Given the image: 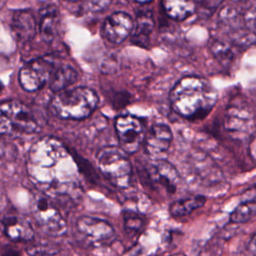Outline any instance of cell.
I'll return each mask as SVG.
<instances>
[{"instance_id": "16", "label": "cell", "mask_w": 256, "mask_h": 256, "mask_svg": "<svg viewBox=\"0 0 256 256\" xmlns=\"http://www.w3.org/2000/svg\"><path fill=\"white\" fill-rule=\"evenodd\" d=\"M59 26V12L57 7L49 5L44 7L40 11V20H39V31L42 39L51 43L58 30Z\"/></svg>"}, {"instance_id": "24", "label": "cell", "mask_w": 256, "mask_h": 256, "mask_svg": "<svg viewBox=\"0 0 256 256\" xmlns=\"http://www.w3.org/2000/svg\"><path fill=\"white\" fill-rule=\"evenodd\" d=\"M27 253L30 256H51L58 253V249L51 245H34L27 248Z\"/></svg>"}, {"instance_id": "26", "label": "cell", "mask_w": 256, "mask_h": 256, "mask_svg": "<svg viewBox=\"0 0 256 256\" xmlns=\"http://www.w3.org/2000/svg\"><path fill=\"white\" fill-rule=\"evenodd\" d=\"M244 19H245V23H246L248 29H250L253 32L255 30V9H254V7H252L247 12Z\"/></svg>"}, {"instance_id": "31", "label": "cell", "mask_w": 256, "mask_h": 256, "mask_svg": "<svg viewBox=\"0 0 256 256\" xmlns=\"http://www.w3.org/2000/svg\"><path fill=\"white\" fill-rule=\"evenodd\" d=\"M233 1H246V0H233Z\"/></svg>"}, {"instance_id": "18", "label": "cell", "mask_w": 256, "mask_h": 256, "mask_svg": "<svg viewBox=\"0 0 256 256\" xmlns=\"http://www.w3.org/2000/svg\"><path fill=\"white\" fill-rule=\"evenodd\" d=\"M161 5L166 15L176 21H183L196 11L193 0H162Z\"/></svg>"}, {"instance_id": "25", "label": "cell", "mask_w": 256, "mask_h": 256, "mask_svg": "<svg viewBox=\"0 0 256 256\" xmlns=\"http://www.w3.org/2000/svg\"><path fill=\"white\" fill-rule=\"evenodd\" d=\"M112 0H86L85 5L89 11L101 12L108 8Z\"/></svg>"}, {"instance_id": "27", "label": "cell", "mask_w": 256, "mask_h": 256, "mask_svg": "<svg viewBox=\"0 0 256 256\" xmlns=\"http://www.w3.org/2000/svg\"><path fill=\"white\" fill-rule=\"evenodd\" d=\"M2 256H19V253L12 247H6L3 250Z\"/></svg>"}, {"instance_id": "13", "label": "cell", "mask_w": 256, "mask_h": 256, "mask_svg": "<svg viewBox=\"0 0 256 256\" xmlns=\"http://www.w3.org/2000/svg\"><path fill=\"white\" fill-rule=\"evenodd\" d=\"M11 29L18 41L23 43L30 41L35 36L37 29L34 14L27 9L16 11L12 16Z\"/></svg>"}, {"instance_id": "1", "label": "cell", "mask_w": 256, "mask_h": 256, "mask_svg": "<svg viewBox=\"0 0 256 256\" xmlns=\"http://www.w3.org/2000/svg\"><path fill=\"white\" fill-rule=\"evenodd\" d=\"M169 100L172 109L180 116L200 119L206 116L216 104L217 92L206 79L187 76L174 85Z\"/></svg>"}, {"instance_id": "11", "label": "cell", "mask_w": 256, "mask_h": 256, "mask_svg": "<svg viewBox=\"0 0 256 256\" xmlns=\"http://www.w3.org/2000/svg\"><path fill=\"white\" fill-rule=\"evenodd\" d=\"M133 28L131 16L125 12H115L108 16L102 25V35L114 44L122 43Z\"/></svg>"}, {"instance_id": "21", "label": "cell", "mask_w": 256, "mask_h": 256, "mask_svg": "<svg viewBox=\"0 0 256 256\" xmlns=\"http://www.w3.org/2000/svg\"><path fill=\"white\" fill-rule=\"evenodd\" d=\"M124 228L130 237L138 236L144 228V218L136 212L125 211L124 215Z\"/></svg>"}, {"instance_id": "9", "label": "cell", "mask_w": 256, "mask_h": 256, "mask_svg": "<svg viewBox=\"0 0 256 256\" xmlns=\"http://www.w3.org/2000/svg\"><path fill=\"white\" fill-rule=\"evenodd\" d=\"M142 180L145 185L153 189H163L168 194H173L178 187L180 178L175 167L165 160H159L144 169Z\"/></svg>"}, {"instance_id": "8", "label": "cell", "mask_w": 256, "mask_h": 256, "mask_svg": "<svg viewBox=\"0 0 256 256\" xmlns=\"http://www.w3.org/2000/svg\"><path fill=\"white\" fill-rule=\"evenodd\" d=\"M115 130L120 148L125 153H135L143 144L145 129L142 121L136 116H119L115 121Z\"/></svg>"}, {"instance_id": "12", "label": "cell", "mask_w": 256, "mask_h": 256, "mask_svg": "<svg viewBox=\"0 0 256 256\" xmlns=\"http://www.w3.org/2000/svg\"><path fill=\"white\" fill-rule=\"evenodd\" d=\"M172 141L171 129L165 124H155L145 133L144 148L147 155L157 158L165 154Z\"/></svg>"}, {"instance_id": "4", "label": "cell", "mask_w": 256, "mask_h": 256, "mask_svg": "<svg viewBox=\"0 0 256 256\" xmlns=\"http://www.w3.org/2000/svg\"><path fill=\"white\" fill-rule=\"evenodd\" d=\"M97 166L101 174L114 186L126 188L131 183L132 165L126 153L116 147H104L97 153Z\"/></svg>"}, {"instance_id": "33", "label": "cell", "mask_w": 256, "mask_h": 256, "mask_svg": "<svg viewBox=\"0 0 256 256\" xmlns=\"http://www.w3.org/2000/svg\"><path fill=\"white\" fill-rule=\"evenodd\" d=\"M39 1H41V2H45V1H47V0H39Z\"/></svg>"}, {"instance_id": "3", "label": "cell", "mask_w": 256, "mask_h": 256, "mask_svg": "<svg viewBox=\"0 0 256 256\" xmlns=\"http://www.w3.org/2000/svg\"><path fill=\"white\" fill-rule=\"evenodd\" d=\"M39 130L32 110L24 103L10 100L0 103V134H30Z\"/></svg>"}, {"instance_id": "10", "label": "cell", "mask_w": 256, "mask_h": 256, "mask_svg": "<svg viewBox=\"0 0 256 256\" xmlns=\"http://www.w3.org/2000/svg\"><path fill=\"white\" fill-rule=\"evenodd\" d=\"M78 233L93 246H103L111 243L115 238L114 228L105 220L81 216L76 222Z\"/></svg>"}, {"instance_id": "19", "label": "cell", "mask_w": 256, "mask_h": 256, "mask_svg": "<svg viewBox=\"0 0 256 256\" xmlns=\"http://www.w3.org/2000/svg\"><path fill=\"white\" fill-rule=\"evenodd\" d=\"M206 202V197L203 195H195L188 198L174 201L170 207L169 212L173 217H183L191 214L194 210L202 207Z\"/></svg>"}, {"instance_id": "28", "label": "cell", "mask_w": 256, "mask_h": 256, "mask_svg": "<svg viewBox=\"0 0 256 256\" xmlns=\"http://www.w3.org/2000/svg\"><path fill=\"white\" fill-rule=\"evenodd\" d=\"M137 1L138 3H141V4H146V3H149L151 0H135Z\"/></svg>"}, {"instance_id": "23", "label": "cell", "mask_w": 256, "mask_h": 256, "mask_svg": "<svg viewBox=\"0 0 256 256\" xmlns=\"http://www.w3.org/2000/svg\"><path fill=\"white\" fill-rule=\"evenodd\" d=\"M222 2L223 0H198V7H196V10H198L201 15L210 17Z\"/></svg>"}, {"instance_id": "17", "label": "cell", "mask_w": 256, "mask_h": 256, "mask_svg": "<svg viewBox=\"0 0 256 256\" xmlns=\"http://www.w3.org/2000/svg\"><path fill=\"white\" fill-rule=\"evenodd\" d=\"M78 78L77 71L68 64H58L49 79V87L54 92H59L73 83Z\"/></svg>"}, {"instance_id": "14", "label": "cell", "mask_w": 256, "mask_h": 256, "mask_svg": "<svg viewBox=\"0 0 256 256\" xmlns=\"http://www.w3.org/2000/svg\"><path fill=\"white\" fill-rule=\"evenodd\" d=\"M154 28L153 14L149 10H141L137 13L135 23L131 31V40L137 46L147 48L150 42V34Z\"/></svg>"}, {"instance_id": "22", "label": "cell", "mask_w": 256, "mask_h": 256, "mask_svg": "<svg viewBox=\"0 0 256 256\" xmlns=\"http://www.w3.org/2000/svg\"><path fill=\"white\" fill-rule=\"evenodd\" d=\"M211 51L215 58L223 65L231 63L234 58L232 46L224 41H215L211 46Z\"/></svg>"}, {"instance_id": "30", "label": "cell", "mask_w": 256, "mask_h": 256, "mask_svg": "<svg viewBox=\"0 0 256 256\" xmlns=\"http://www.w3.org/2000/svg\"><path fill=\"white\" fill-rule=\"evenodd\" d=\"M2 89H3V84L0 82V92L2 91Z\"/></svg>"}, {"instance_id": "29", "label": "cell", "mask_w": 256, "mask_h": 256, "mask_svg": "<svg viewBox=\"0 0 256 256\" xmlns=\"http://www.w3.org/2000/svg\"><path fill=\"white\" fill-rule=\"evenodd\" d=\"M170 256H186L184 253H176V254H173V255H170Z\"/></svg>"}, {"instance_id": "32", "label": "cell", "mask_w": 256, "mask_h": 256, "mask_svg": "<svg viewBox=\"0 0 256 256\" xmlns=\"http://www.w3.org/2000/svg\"><path fill=\"white\" fill-rule=\"evenodd\" d=\"M66 1H73L74 2V1H78V0H66Z\"/></svg>"}, {"instance_id": "2", "label": "cell", "mask_w": 256, "mask_h": 256, "mask_svg": "<svg viewBox=\"0 0 256 256\" xmlns=\"http://www.w3.org/2000/svg\"><path fill=\"white\" fill-rule=\"evenodd\" d=\"M98 100L97 93L88 87L64 89L53 96L49 109L58 118L82 120L94 112Z\"/></svg>"}, {"instance_id": "6", "label": "cell", "mask_w": 256, "mask_h": 256, "mask_svg": "<svg viewBox=\"0 0 256 256\" xmlns=\"http://www.w3.org/2000/svg\"><path fill=\"white\" fill-rule=\"evenodd\" d=\"M67 155L62 142L54 137H43L35 142L29 152V166L36 169H47L56 165Z\"/></svg>"}, {"instance_id": "7", "label": "cell", "mask_w": 256, "mask_h": 256, "mask_svg": "<svg viewBox=\"0 0 256 256\" xmlns=\"http://www.w3.org/2000/svg\"><path fill=\"white\" fill-rule=\"evenodd\" d=\"M34 218L42 230L51 236H59L66 231V222L57 209L44 196H35L31 204Z\"/></svg>"}, {"instance_id": "5", "label": "cell", "mask_w": 256, "mask_h": 256, "mask_svg": "<svg viewBox=\"0 0 256 256\" xmlns=\"http://www.w3.org/2000/svg\"><path fill=\"white\" fill-rule=\"evenodd\" d=\"M57 65V59L53 55L39 57L27 62L19 71L20 86L28 92L41 89L49 81Z\"/></svg>"}, {"instance_id": "20", "label": "cell", "mask_w": 256, "mask_h": 256, "mask_svg": "<svg viewBox=\"0 0 256 256\" xmlns=\"http://www.w3.org/2000/svg\"><path fill=\"white\" fill-rule=\"evenodd\" d=\"M255 211L256 204L254 200L242 202L231 213L230 221L232 223H245L255 215Z\"/></svg>"}, {"instance_id": "15", "label": "cell", "mask_w": 256, "mask_h": 256, "mask_svg": "<svg viewBox=\"0 0 256 256\" xmlns=\"http://www.w3.org/2000/svg\"><path fill=\"white\" fill-rule=\"evenodd\" d=\"M2 224L5 234L13 241H29L34 236L31 224L22 217H5L2 220Z\"/></svg>"}]
</instances>
